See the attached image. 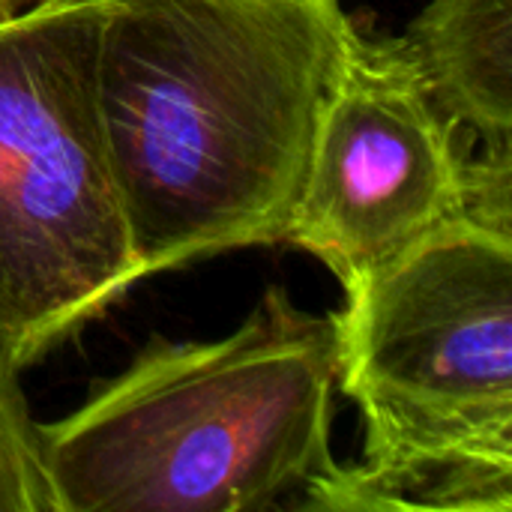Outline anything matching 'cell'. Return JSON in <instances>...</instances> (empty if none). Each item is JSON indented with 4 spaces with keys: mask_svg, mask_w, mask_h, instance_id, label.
<instances>
[{
    "mask_svg": "<svg viewBox=\"0 0 512 512\" xmlns=\"http://www.w3.org/2000/svg\"><path fill=\"white\" fill-rule=\"evenodd\" d=\"M345 0H105L96 102L141 279L285 243Z\"/></svg>",
    "mask_w": 512,
    "mask_h": 512,
    "instance_id": "1",
    "label": "cell"
},
{
    "mask_svg": "<svg viewBox=\"0 0 512 512\" xmlns=\"http://www.w3.org/2000/svg\"><path fill=\"white\" fill-rule=\"evenodd\" d=\"M333 315L270 285L213 342L150 339L60 420L39 423L54 512L291 510L333 459Z\"/></svg>",
    "mask_w": 512,
    "mask_h": 512,
    "instance_id": "2",
    "label": "cell"
},
{
    "mask_svg": "<svg viewBox=\"0 0 512 512\" xmlns=\"http://www.w3.org/2000/svg\"><path fill=\"white\" fill-rule=\"evenodd\" d=\"M105 0L0 21V363L24 372L120 303L141 267L96 102Z\"/></svg>",
    "mask_w": 512,
    "mask_h": 512,
    "instance_id": "3",
    "label": "cell"
},
{
    "mask_svg": "<svg viewBox=\"0 0 512 512\" xmlns=\"http://www.w3.org/2000/svg\"><path fill=\"white\" fill-rule=\"evenodd\" d=\"M333 324L363 456L512 453V228H438L348 288Z\"/></svg>",
    "mask_w": 512,
    "mask_h": 512,
    "instance_id": "4",
    "label": "cell"
},
{
    "mask_svg": "<svg viewBox=\"0 0 512 512\" xmlns=\"http://www.w3.org/2000/svg\"><path fill=\"white\" fill-rule=\"evenodd\" d=\"M471 153L402 36L357 30L321 105L285 243L354 288L468 216Z\"/></svg>",
    "mask_w": 512,
    "mask_h": 512,
    "instance_id": "5",
    "label": "cell"
},
{
    "mask_svg": "<svg viewBox=\"0 0 512 512\" xmlns=\"http://www.w3.org/2000/svg\"><path fill=\"white\" fill-rule=\"evenodd\" d=\"M402 39L462 132L486 150L512 147V0H429Z\"/></svg>",
    "mask_w": 512,
    "mask_h": 512,
    "instance_id": "6",
    "label": "cell"
},
{
    "mask_svg": "<svg viewBox=\"0 0 512 512\" xmlns=\"http://www.w3.org/2000/svg\"><path fill=\"white\" fill-rule=\"evenodd\" d=\"M291 510L512 512V453L402 450L336 462Z\"/></svg>",
    "mask_w": 512,
    "mask_h": 512,
    "instance_id": "7",
    "label": "cell"
},
{
    "mask_svg": "<svg viewBox=\"0 0 512 512\" xmlns=\"http://www.w3.org/2000/svg\"><path fill=\"white\" fill-rule=\"evenodd\" d=\"M0 512H54L39 462V423L18 372L6 363H0Z\"/></svg>",
    "mask_w": 512,
    "mask_h": 512,
    "instance_id": "8",
    "label": "cell"
},
{
    "mask_svg": "<svg viewBox=\"0 0 512 512\" xmlns=\"http://www.w3.org/2000/svg\"><path fill=\"white\" fill-rule=\"evenodd\" d=\"M39 3H48V0H0V21L15 18V15H21V12H27L33 6H39Z\"/></svg>",
    "mask_w": 512,
    "mask_h": 512,
    "instance_id": "9",
    "label": "cell"
}]
</instances>
